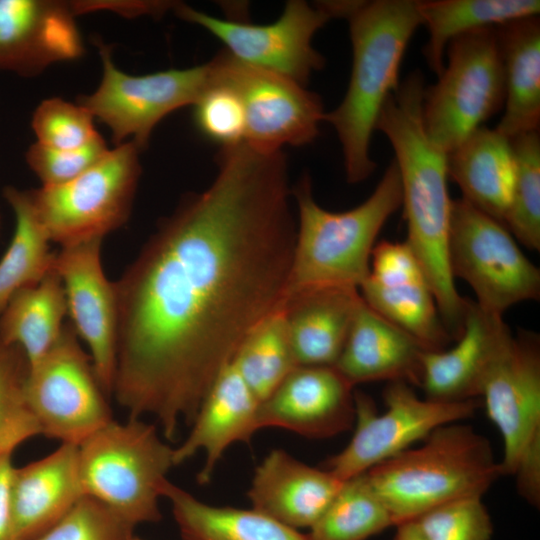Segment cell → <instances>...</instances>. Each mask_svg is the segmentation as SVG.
Returning a JSON list of instances; mask_svg holds the SVG:
<instances>
[{
  "instance_id": "ab89813d",
  "label": "cell",
  "mask_w": 540,
  "mask_h": 540,
  "mask_svg": "<svg viewBox=\"0 0 540 540\" xmlns=\"http://www.w3.org/2000/svg\"><path fill=\"white\" fill-rule=\"evenodd\" d=\"M109 150L101 135L85 146L74 149H55L36 142L28 148L26 161L42 186H55L83 174Z\"/></svg>"
},
{
  "instance_id": "6da1fadb",
  "label": "cell",
  "mask_w": 540,
  "mask_h": 540,
  "mask_svg": "<svg viewBox=\"0 0 540 540\" xmlns=\"http://www.w3.org/2000/svg\"><path fill=\"white\" fill-rule=\"evenodd\" d=\"M210 185L185 196L114 281L112 395L167 440L191 425L246 335L282 305L296 215L282 150L220 147Z\"/></svg>"
},
{
  "instance_id": "f35d334b",
  "label": "cell",
  "mask_w": 540,
  "mask_h": 540,
  "mask_svg": "<svg viewBox=\"0 0 540 540\" xmlns=\"http://www.w3.org/2000/svg\"><path fill=\"white\" fill-rule=\"evenodd\" d=\"M194 120L206 138L222 146L244 141L245 116L239 97L227 86L213 84L194 105Z\"/></svg>"
},
{
  "instance_id": "484cf974",
  "label": "cell",
  "mask_w": 540,
  "mask_h": 540,
  "mask_svg": "<svg viewBox=\"0 0 540 540\" xmlns=\"http://www.w3.org/2000/svg\"><path fill=\"white\" fill-rule=\"evenodd\" d=\"M447 171L464 200L503 223L515 175L510 138L479 127L447 153Z\"/></svg>"
},
{
  "instance_id": "ac0fdd59",
  "label": "cell",
  "mask_w": 540,
  "mask_h": 540,
  "mask_svg": "<svg viewBox=\"0 0 540 540\" xmlns=\"http://www.w3.org/2000/svg\"><path fill=\"white\" fill-rule=\"evenodd\" d=\"M355 422L354 386L335 366H297L258 405V430L279 427L324 439Z\"/></svg>"
},
{
  "instance_id": "1f68e13d",
  "label": "cell",
  "mask_w": 540,
  "mask_h": 540,
  "mask_svg": "<svg viewBox=\"0 0 540 540\" xmlns=\"http://www.w3.org/2000/svg\"><path fill=\"white\" fill-rule=\"evenodd\" d=\"M231 363L259 402L297 367L282 306L246 335Z\"/></svg>"
},
{
  "instance_id": "d6a6232c",
  "label": "cell",
  "mask_w": 540,
  "mask_h": 540,
  "mask_svg": "<svg viewBox=\"0 0 540 540\" xmlns=\"http://www.w3.org/2000/svg\"><path fill=\"white\" fill-rule=\"evenodd\" d=\"M395 523L364 473L345 480L310 528L311 540H367Z\"/></svg>"
},
{
  "instance_id": "9a60e30c",
  "label": "cell",
  "mask_w": 540,
  "mask_h": 540,
  "mask_svg": "<svg viewBox=\"0 0 540 540\" xmlns=\"http://www.w3.org/2000/svg\"><path fill=\"white\" fill-rule=\"evenodd\" d=\"M480 396L502 437V475H513L523 454L540 442L538 334L526 330L512 334L488 372Z\"/></svg>"
},
{
  "instance_id": "ee69618b",
  "label": "cell",
  "mask_w": 540,
  "mask_h": 540,
  "mask_svg": "<svg viewBox=\"0 0 540 540\" xmlns=\"http://www.w3.org/2000/svg\"><path fill=\"white\" fill-rule=\"evenodd\" d=\"M395 527L396 532L392 540H427L413 521L403 522Z\"/></svg>"
},
{
  "instance_id": "60d3db41",
  "label": "cell",
  "mask_w": 540,
  "mask_h": 540,
  "mask_svg": "<svg viewBox=\"0 0 540 540\" xmlns=\"http://www.w3.org/2000/svg\"><path fill=\"white\" fill-rule=\"evenodd\" d=\"M513 475L517 489L529 504L538 507L540 503V442L532 445L520 458Z\"/></svg>"
},
{
  "instance_id": "44dd1931",
  "label": "cell",
  "mask_w": 540,
  "mask_h": 540,
  "mask_svg": "<svg viewBox=\"0 0 540 540\" xmlns=\"http://www.w3.org/2000/svg\"><path fill=\"white\" fill-rule=\"evenodd\" d=\"M343 482L325 468L309 466L282 449H273L256 467L247 494L253 509L294 529H310Z\"/></svg>"
},
{
  "instance_id": "836d02e7",
  "label": "cell",
  "mask_w": 540,
  "mask_h": 540,
  "mask_svg": "<svg viewBox=\"0 0 540 540\" xmlns=\"http://www.w3.org/2000/svg\"><path fill=\"white\" fill-rule=\"evenodd\" d=\"M515 175L503 224L516 241L540 250V134L530 131L510 138Z\"/></svg>"
},
{
  "instance_id": "8d00e7d4",
  "label": "cell",
  "mask_w": 540,
  "mask_h": 540,
  "mask_svg": "<svg viewBox=\"0 0 540 540\" xmlns=\"http://www.w3.org/2000/svg\"><path fill=\"white\" fill-rule=\"evenodd\" d=\"M92 113L78 103L61 98L42 101L32 117L37 143L55 149L85 146L100 134L94 127Z\"/></svg>"
},
{
  "instance_id": "7a4b0ae2",
  "label": "cell",
  "mask_w": 540,
  "mask_h": 540,
  "mask_svg": "<svg viewBox=\"0 0 540 540\" xmlns=\"http://www.w3.org/2000/svg\"><path fill=\"white\" fill-rule=\"evenodd\" d=\"M425 79L414 70L386 100L376 123L394 151L407 224L405 242L418 258L453 340L462 333L468 298L456 289L448 260L452 200L447 154L428 139L421 118Z\"/></svg>"
},
{
  "instance_id": "4fadbf2b",
  "label": "cell",
  "mask_w": 540,
  "mask_h": 540,
  "mask_svg": "<svg viewBox=\"0 0 540 540\" xmlns=\"http://www.w3.org/2000/svg\"><path fill=\"white\" fill-rule=\"evenodd\" d=\"M103 74L98 88L78 103L111 131L116 146L131 138L140 149L148 145L154 127L169 113L195 105L213 86L211 62L186 69L129 75L113 63L108 46L98 41Z\"/></svg>"
},
{
  "instance_id": "f546056e",
  "label": "cell",
  "mask_w": 540,
  "mask_h": 540,
  "mask_svg": "<svg viewBox=\"0 0 540 540\" xmlns=\"http://www.w3.org/2000/svg\"><path fill=\"white\" fill-rule=\"evenodd\" d=\"M418 10L429 33L423 54L429 69L438 76L444 68L445 51L451 40L515 19L538 16L540 1L430 0L418 1Z\"/></svg>"
},
{
  "instance_id": "e575fe53",
  "label": "cell",
  "mask_w": 540,
  "mask_h": 540,
  "mask_svg": "<svg viewBox=\"0 0 540 540\" xmlns=\"http://www.w3.org/2000/svg\"><path fill=\"white\" fill-rule=\"evenodd\" d=\"M28 370L23 350L0 339V457L12 454L23 442L41 435L24 395Z\"/></svg>"
},
{
  "instance_id": "7c38bea8",
  "label": "cell",
  "mask_w": 540,
  "mask_h": 540,
  "mask_svg": "<svg viewBox=\"0 0 540 540\" xmlns=\"http://www.w3.org/2000/svg\"><path fill=\"white\" fill-rule=\"evenodd\" d=\"M174 12L196 24L224 45L235 59L269 70L307 86L313 73L325 65V58L313 47L315 33L337 18L333 1L310 4L290 0L280 17L269 24L219 18L176 2Z\"/></svg>"
},
{
  "instance_id": "4316f807",
  "label": "cell",
  "mask_w": 540,
  "mask_h": 540,
  "mask_svg": "<svg viewBox=\"0 0 540 540\" xmlns=\"http://www.w3.org/2000/svg\"><path fill=\"white\" fill-rule=\"evenodd\" d=\"M505 83L504 113L496 129L508 138L539 131L540 19L530 16L496 27Z\"/></svg>"
},
{
  "instance_id": "7402d4cb",
  "label": "cell",
  "mask_w": 540,
  "mask_h": 540,
  "mask_svg": "<svg viewBox=\"0 0 540 540\" xmlns=\"http://www.w3.org/2000/svg\"><path fill=\"white\" fill-rule=\"evenodd\" d=\"M83 496L75 444L61 443L49 455L15 467L10 485L14 540L38 538Z\"/></svg>"
},
{
  "instance_id": "ba28073f",
  "label": "cell",
  "mask_w": 540,
  "mask_h": 540,
  "mask_svg": "<svg viewBox=\"0 0 540 540\" xmlns=\"http://www.w3.org/2000/svg\"><path fill=\"white\" fill-rule=\"evenodd\" d=\"M140 151L126 141L66 183L29 189L50 242L63 247L104 239L127 222L141 175Z\"/></svg>"
},
{
  "instance_id": "30bf717a",
  "label": "cell",
  "mask_w": 540,
  "mask_h": 540,
  "mask_svg": "<svg viewBox=\"0 0 540 540\" xmlns=\"http://www.w3.org/2000/svg\"><path fill=\"white\" fill-rule=\"evenodd\" d=\"M379 413L371 398L355 391V429L346 447L330 457L324 468L341 481L348 480L397 456L437 428L461 422L475 413L477 399L444 402L420 398L412 385L389 382Z\"/></svg>"
},
{
  "instance_id": "8fae6325",
  "label": "cell",
  "mask_w": 540,
  "mask_h": 540,
  "mask_svg": "<svg viewBox=\"0 0 540 540\" xmlns=\"http://www.w3.org/2000/svg\"><path fill=\"white\" fill-rule=\"evenodd\" d=\"M24 395L41 435L61 443L78 445L113 419L108 395L70 322L50 350L29 366Z\"/></svg>"
},
{
  "instance_id": "7bdbcfd3",
  "label": "cell",
  "mask_w": 540,
  "mask_h": 540,
  "mask_svg": "<svg viewBox=\"0 0 540 540\" xmlns=\"http://www.w3.org/2000/svg\"><path fill=\"white\" fill-rule=\"evenodd\" d=\"M14 468L12 454L0 457V540H14L10 504V485Z\"/></svg>"
},
{
  "instance_id": "f6af8a7d",
  "label": "cell",
  "mask_w": 540,
  "mask_h": 540,
  "mask_svg": "<svg viewBox=\"0 0 540 540\" xmlns=\"http://www.w3.org/2000/svg\"><path fill=\"white\" fill-rule=\"evenodd\" d=\"M128 540H141V539H138V538H136V537L132 536V537H131V538H129Z\"/></svg>"
},
{
  "instance_id": "83f0119b",
  "label": "cell",
  "mask_w": 540,
  "mask_h": 540,
  "mask_svg": "<svg viewBox=\"0 0 540 540\" xmlns=\"http://www.w3.org/2000/svg\"><path fill=\"white\" fill-rule=\"evenodd\" d=\"M183 540H311L258 511L212 506L169 480L162 490Z\"/></svg>"
},
{
  "instance_id": "d590c367",
  "label": "cell",
  "mask_w": 540,
  "mask_h": 540,
  "mask_svg": "<svg viewBox=\"0 0 540 540\" xmlns=\"http://www.w3.org/2000/svg\"><path fill=\"white\" fill-rule=\"evenodd\" d=\"M413 522L427 540H491L493 523L481 496L439 505Z\"/></svg>"
},
{
  "instance_id": "603a6c76",
  "label": "cell",
  "mask_w": 540,
  "mask_h": 540,
  "mask_svg": "<svg viewBox=\"0 0 540 540\" xmlns=\"http://www.w3.org/2000/svg\"><path fill=\"white\" fill-rule=\"evenodd\" d=\"M259 403L230 363L210 387L191 424L190 433L174 448L175 465L203 451L205 462L197 480L200 484L208 483L226 449L235 442H249L258 431Z\"/></svg>"
},
{
  "instance_id": "8992f818",
  "label": "cell",
  "mask_w": 540,
  "mask_h": 540,
  "mask_svg": "<svg viewBox=\"0 0 540 540\" xmlns=\"http://www.w3.org/2000/svg\"><path fill=\"white\" fill-rule=\"evenodd\" d=\"M78 474L91 497L133 526L161 518L159 499L174 448L140 417L110 420L77 445Z\"/></svg>"
},
{
  "instance_id": "277c9868",
  "label": "cell",
  "mask_w": 540,
  "mask_h": 540,
  "mask_svg": "<svg viewBox=\"0 0 540 540\" xmlns=\"http://www.w3.org/2000/svg\"><path fill=\"white\" fill-rule=\"evenodd\" d=\"M296 232L283 301L319 289L358 290L370 270L376 239L402 205L399 171L390 162L372 194L342 212L322 208L304 174L292 188Z\"/></svg>"
},
{
  "instance_id": "3957f363",
  "label": "cell",
  "mask_w": 540,
  "mask_h": 540,
  "mask_svg": "<svg viewBox=\"0 0 540 540\" xmlns=\"http://www.w3.org/2000/svg\"><path fill=\"white\" fill-rule=\"evenodd\" d=\"M419 0L347 1L352 67L341 103L325 114L342 148L347 182L366 180L375 170L370 143L380 112L400 84L405 50L422 25Z\"/></svg>"
},
{
  "instance_id": "5b68a950",
  "label": "cell",
  "mask_w": 540,
  "mask_h": 540,
  "mask_svg": "<svg viewBox=\"0 0 540 540\" xmlns=\"http://www.w3.org/2000/svg\"><path fill=\"white\" fill-rule=\"evenodd\" d=\"M364 475L396 526L449 501L482 497L502 472L489 440L455 422Z\"/></svg>"
},
{
  "instance_id": "ffe728a7",
  "label": "cell",
  "mask_w": 540,
  "mask_h": 540,
  "mask_svg": "<svg viewBox=\"0 0 540 540\" xmlns=\"http://www.w3.org/2000/svg\"><path fill=\"white\" fill-rule=\"evenodd\" d=\"M503 317L467 300L464 327L456 344L421 356L420 387L426 398L456 402L476 399L493 363L512 337Z\"/></svg>"
},
{
  "instance_id": "e0dca14e",
  "label": "cell",
  "mask_w": 540,
  "mask_h": 540,
  "mask_svg": "<svg viewBox=\"0 0 540 540\" xmlns=\"http://www.w3.org/2000/svg\"><path fill=\"white\" fill-rule=\"evenodd\" d=\"M359 294L371 309L427 351L443 350L453 340L441 320L428 278L405 241L376 243Z\"/></svg>"
},
{
  "instance_id": "2e32d148",
  "label": "cell",
  "mask_w": 540,
  "mask_h": 540,
  "mask_svg": "<svg viewBox=\"0 0 540 540\" xmlns=\"http://www.w3.org/2000/svg\"><path fill=\"white\" fill-rule=\"evenodd\" d=\"M102 241L61 247L53 266L64 287L70 323L87 345L97 378L110 397L116 367L117 302L114 281L108 280L102 266Z\"/></svg>"
},
{
  "instance_id": "d4e9b609",
  "label": "cell",
  "mask_w": 540,
  "mask_h": 540,
  "mask_svg": "<svg viewBox=\"0 0 540 540\" xmlns=\"http://www.w3.org/2000/svg\"><path fill=\"white\" fill-rule=\"evenodd\" d=\"M361 301L358 290L319 289L282 303L297 366H334Z\"/></svg>"
},
{
  "instance_id": "d6986e66",
  "label": "cell",
  "mask_w": 540,
  "mask_h": 540,
  "mask_svg": "<svg viewBox=\"0 0 540 540\" xmlns=\"http://www.w3.org/2000/svg\"><path fill=\"white\" fill-rule=\"evenodd\" d=\"M75 16L71 2L0 0V69L30 77L81 57Z\"/></svg>"
},
{
  "instance_id": "4dcf8cb0",
  "label": "cell",
  "mask_w": 540,
  "mask_h": 540,
  "mask_svg": "<svg viewBox=\"0 0 540 540\" xmlns=\"http://www.w3.org/2000/svg\"><path fill=\"white\" fill-rule=\"evenodd\" d=\"M3 195L15 215V230L0 259V315L19 290L37 284L53 268L55 253L32 206L29 190L5 187Z\"/></svg>"
},
{
  "instance_id": "5bb4252c",
  "label": "cell",
  "mask_w": 540,
  "mask_h": 540,
  "mask_svg": "<svg viewBox=\"0 0 540 540\" xmlns=\"http://www.w3.org/2000/svg\"><path fill=\"white\" fill-rule=\"evenodd\" d=\"M214 84L232 89L245 116L244 141L263 152L304 146L319 134L325 118L321 97L278 73L235 59L225 49L210 60Z\"/></svg>"
},
{
  "instance_id": "9c48e42d",
  "label": "cell",
  "mask_w": 540,
  "mask_h": 540,
  "mask_svg": "<svg viewBox=\"0 0 540 540\" xmlns=\"http://www.w3.org/2000/svg\"><path fill=\"white\" fill-rule=\"evenodd\" d=\"M448 260L453 278L473 290L477 305L503 317L513 305L540 298V270L503 223L462 197L452 200Z\"/></svg>"
},
{
  "instance_id": "74e56055",
  "label": "cell",
  "mask_w": 540,
  "mask_h": 540,
  "mask_svg": "<svg viewBox=\"0 0 540 540\" xmlns=\"http://www.w3.org/2000/svg\"><path fill=\"white\" fill-rule=\"evenodd\" d=\"M135 526L101 502L83 496L55 525L34 540H128Z\"/></svg>"
},
{
  "instance_id": "f1b7e54d",
  "label": "cell",
  "mask_w": 540,
  "mask_h": 540,
  "mask_svg": "<svg viewBox=\"0 0 540 540\" xmlns=\"http://www.w3.org/2000/svg\"><path fill=\"white\" fill-rule=\"evenodd\" d=\"M66 315L64 287L53 266L40 282L9 300L0 315V339L19 346L31 366L56 343Z\"/></svg>"
},
{
  "instance_id": "b9f144b4",
  "label": "cell",
  "mask_w": 540,
  "mask_h": 540,
  "mask_svg": "<svg viewBox=\"0 0 540 540\" xmlns=\"http://www.w3.org/2000/svg\"><path fill=\"white\" fill-rule=\"evenodd\" d=\"M176 2L168 1H146V2H124V4H119L115 2L110 4L109 2H71L72 8L75 14L84 13L92 11V9L100 8H110L116 12H122L123 14H129L131 16L142 15V14H151V15H161L166 12L168 9H173Z\"/></svg>"
},
{
  "instance_id": "52a82bcc",
  "label": "cell",
  "mask_w": 540,
  "mask_h": 540,
  "mask_svg": "<svg viewBox=\"0 0 540 540\" xmlns=\"http://www.w3.org/2000/svg\"><path fill=\"white\" fill-rule=\"evenodd\" d=\"M447 64L423 93L421 118L430 142L446 154L499 112L505 101L496 27L451 40Z\"/></svg>"
},
{
  "instance_id": "cb8c5ba5",
  "label": "cell",
  "mask_w": 540,
  "mask_h": 540,
  "mask_svg": "<svg viewBox=\"0 0 540 540\" xmlns=\"http://www.w3.org/2000/svg\"><path fill=\"white\" fill-rule=\"evenodd\" d=\"M425 349L361 298L336 369L355 387L373 381H404L420 386Z\"/></svg>"
}]
</instances>
